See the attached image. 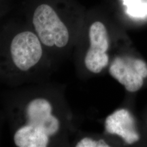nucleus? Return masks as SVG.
Listing matches in <instances>:
<instances>
[{
  "label": "nucleus",
  "mask_w": 147,
  "mask_h": 147,
  "mask_svg": "<svg viewBox=\"0 0 147 147\" xmlns=\"http://www.w3.org/2000/svg\"><path fill=\"white\" fill-rule=\"evenodd\" d=\"M33 23L38 38L47 47H63L69 41V32L55 11L47 4L37 7Z\"/></svg>",
  "instance_id": "obj_1"
},
{
  "label": "nucleus",
  "mask_w": 147,
  "mask_h": 147,
  "mask_svg": "<svg viewBox=\"0 0 147 147\" xmlns=\"http://www.w3.org/2000/svg\"><path fill=\"white\" fill-rule=\"evenodd\" d=\"M109 72L127 91L136 92L142 87L144 79L147 77V65L139 59L118 57L112 62Z\"/></svg>",
  "instance_id": "obj_2"
},
{
  "label": "nucleus",
  "mask_w": 147,
  "mask_h": 147,
  "mask_svg": "<svg viewBox=\"0 0 147 147\" xmlns=\"http://www.w3.org/2000/svg\"><path fill=\"white\" fill-rule=\"evenodd\" d=\"M10 53L14 65L22 71H27L36 65L42 57L41 41L33 32H21L11 42Z\"/></svg>",
  "instance_id": "obj_3"
},
{
  "label": "nucleus",
  "mask_w": 147,
  "mask_h": 147,
  "mask_svg": "<svg viewBox=\"0 0 147 147\" xmlns=\"http://www.w3.org/2000/svg\"><path fill=\"white\" fill-rule=\"evenodd\" d=\"M90 48L84 59L86 67L91 72L98 74L108 64L106 53L109 48V39L106 27L101 22H95L89 29Z\"/></svg>",
  "instance_id": "obj_4"
},
{
  "label": "nucleus",
  "mask_w": 147,
  "mask_h": 147,
  "mask_svg": "<svg viewBox=\"0 0 147 147\" xmlns=\"http://www.w3.org/2000/svg\"><path fill=\"white\" fill-rule=\"evenodd\" d=\"M52 106L42 98L32 100L26 108L27 124L43 129L49 136L57 134L59 129V121L52 115Z\"/></svg>",
  "instance_id": "obj_5"
},
{
  "label": "nucleus",
  "mask_w": 147,
  "mask_h": 147,
  "mask_svg": "<svg viewBox=\"0 0 147 147\" xmlns=\"http://www.w3.org/2000/svg\"><path fill=\"white\" fill-rule=\"evenodd\" d=\"M106 130L108 133L117 134L127 144H131L140 139L136 122L131 114L125 109H120L106 118Z\"/></svg>",
  "instance_id": "obj_6"
},
{
  "label": "nucleus",
  "mask_w": 147,
  "mask_h": 147,
  "mask_svg": "<svg viewBox=\"0 0 147 147\" xmlns=\"http://www.w3.org/2000/svg\"><path fill=\"white\" fill-rule=\"evenodd\" d=\"M49 137L43 129L27 123L16 131L14 141L18 147H46Z\"/></svg>",
  "instance_id": "obj_7"
},
{
  "label": "nucleus",
  "mask_w": 147,
  "mask_h": 147,
  "mask_svg": "<svg viewBox=\"0 0 147 147\" xmlns=\"http://www.w3.org/2000/svg\"><path fill=\"white\" fill-rule=\"evenodd\" d=\"M109 145L103 140L95 141L91 138H83L76 144V147H108Z\"/></svg>",
  "instance_id": "obj_8"
}]
</instances>
